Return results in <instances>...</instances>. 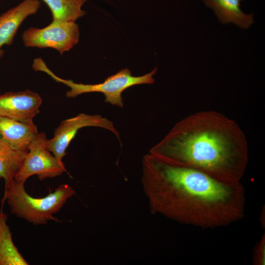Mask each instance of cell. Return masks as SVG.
<instances>
[{"label": "cell", "mask_w": 265, "mask_h": 265, "mask_svg": "<svg viewBox=\"0 0 265 265\" xmlns=\"http://www.w3.org/2000/svg\"><path fill=\"white\" fill-rule=\"evenodd\" d=\"M141 182L152 213L182 224L213 229L245 216V191L241 182H224L149 154L143 157Z\"/></svg>", "instance_id": "obj_1"}, {"label": "cell", "mask_w": 265, "mask_h": 265, "mask_svg": "<svg viewBox=\"0 0 265 265\" xmlns=\"http://www.w3.org/2000/svg\"><path fill=\"white\" fill-rule=\"evenodd\" d=\"M149 154L229 183L240 182L249 160L247 141L239 126L213 110L195 112L179 121Z\"/></svg>", "instance_id": "obj_2"}, {"label": "cell", "mask_w": 265, "mask_h": 265, "mask_svg": "<svg viewBox=\"0 0 265 265\" xmlns=\"http://www.w3.org/2000/svg\"><path fill=\"white\" fill-rule=\"evenodd\" d=\"M76 194L67 184L60 185L54 191L42 198H35L26 191L24 183L14 180L4 190L2 205L6 201L11 212L33 225H44L49 221H58L53 214L59 212L67 200Z\"/></svg>", "instance_id": "obj_3"}, {"label": "cell", "mask_w": 265, "mask_h": 265, "mask_svg": "<svg viewBox=\"0 0 265 265\" xmlns=\"http://www.w3.org/2000/svg\"><path fill=\"white\" fill-rule=\"evenodd\" d=\"M37 69L38 71L46 73L57 82L63 83L69 87L70 90L66 93L68 98H75L83 93L100 92L104 95L106 103L119 107L124 106L122 94L124 90L136 85L153 84L155 82L153 76L158 70L156 67L149 73L136 77L131 75L129 69L125 68L108 77L101 83L89 84L78 83L71 80L57 77L48 68L44 62H40Z\"/></svg>", "instance_id": "obj_4"}, {"label": "cell", "mask_w": 265, "mask_h": 265, "mask_svg": "<svg viewBox=\"0 0 265 265\" xmlns=\"http://www.w3.org/2000/svg\"><path fill=\"white\" fill-rule=\"evenodd\" d=\"M44 132L38 133L31 142L23 163L14 176L15 181L24 183L36 175L40 181L54 178L66 172L62 161L58 159L47 148Z\"/></svg>", "instance_id": "obj_5"}, {"label": "cell", "mask_w": 265, "mask_h": 265, "mask_svg": "<svg viewBox=\"0 0 265 265\" xmlns=\"http://www.w3.org/2000/svg\"><path fill=\"white\" fill-rule=\"evenodd\" d=\"M86 127L101 128L113 133L121 143L119 132L113 122L99 114L89 115L84 113L63 120L55 129L53 137L47 140V149L59 160L66 156V149L78 131Z\"/></svg>", "instance_id": "obj_6"}, {"label": "cell", "mask_w": 265, "mask_h": 265, "mask_svg": "<svg viewBox=\"0 0 265 265\" xmlns=\"http://www.w3.org/2000/svg\"><path fill=\"white\" fill-rule=\"evenodd\" d=\"M80 31L75 22H53L43 28L30 27L22 34L26 47L52 48L60 54L72 49L79 41Z\"/></svg>", "instance_id": "obj_7"}, {"label": "cell", "mask_w": 265, "mask_h": 265, "mask_svg": "<svg viewBox=\"0 0 265 265\" xmlns=\"http://www.w3.org/2000/svg\"><path fill=\"white\" fill-rule=\"evenodd\" d=\"M42 99L30 90L0 95V116L24 123H33Z\"/></svg>", "instance_id": "obj_8"}, {"label": "cell", "mask_w": 265, "mask_h": 265, "mask_svg": "<svg viewBox=\"0 0 265 265\" xmlns=\"http://www.w3.org/2000/svg\"><path fill=\"white\" fill-rule=\"evenodd\" d=\"M40 6L38 0H24L0 16V56L3 53L1 47L11 45L23 21L36 13Z\"/></svg>", "instance_id": "obj_9"}, {"label": "cell", "mask_w": 265, "mask_h": 265, "mask_svg": "<svg viewBox=\"0 0 265 265\" xmlns=\"http://www.w3.org/2000/svg\"><path fill=\"white\" fill-rule=\"evenodd\" d=\"M38 134L34 123H24L0 116V137L14 149L28 151Z\"/></svg>", "instance_id": "obj_10"}, {"label": "cell", "mask_w": 265, "mask_h": 265, "mask_svg": "<svg viewBox=\"0 0 265 265\" xmlns=\"http://www.w3.org/2000/svg\"><path fill=\"white\" fill-rule=\"evenodd\" d=\"M206 6L213 9L219 22L233 23L239 27L248 29L254 23L252 13L245 14L240 9L244 0H202Z\"/></svg>", "instance_id": "obj_11"}, {"label": "cell", "mask_w": 265, "mask_h": 265, "mask_svg": "<svg viewBox=\"0 0 265 265\" xmlns=\"http://www.w3.org/2000/svg\"><path fill=\"white\" fill-rule=\"evenodd\" d=\"M28 151L14 149L0 137V179L4 181V190L14 180Z\"/></svg>", "instance_id": "obj_12"}, {"label": "cell", "mask_w": 265, "mask_h": 265, "mask_svg": "<svg viewBox=\"0 0 265 265\" xmlns=\"http://www.w3.org/2000/svg\"><path fill=\"white\" fill-rule=\"evenodd\" d=\"M7 220L6 214L0 211V265H28L13 242Z\"/></svg>", "instance_id": "obj_13"}, {"label": "cell", "mask_w": 265, "mask_h": 265, "mask_svg": "<svg viewBox=\"0 0 265 265\" xmlns=\"http://www.w3.org/2000/svg\"><path fill=\"white\" fill-rule=\"evenodd\" d=\"M50 8L53 22H75L85 14L81 9L87 0H43Z\"/></svg>", "instance_id": "obj_14"}, {"label": "cell", "mask_w": 265, "mask_h": 265, "mask_svg": "<svg viewBox=\"0 0 265 265\" xmlns=\"http://www.w3.org/2000/svg\"><path fill=\"white\" fill-rule=\"evenodd\" d=\"M254 265H265V235L264 234L254 247L252 256Z\"/></svg>", "instance_id": "obj_15"}]
</instances>
